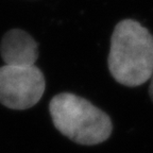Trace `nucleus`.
Masks as SVG:
<instances>
[{
  "label": "nucleus",
  "mask_w": 153,
  "mask_h": 153,
  "mask_svg": "<svg viewBox=\"0 0 153 153\" xmlns=\"http://www.w3.org/2000/svg\"><path fill=\"white\" fill-rule=\"evenodd\" d=\"M0 54L5 65L33 66L38 57V46L30 34L12 29L1 39Z\"/></svg>",
  "instance_id": "20e7f679"
},
{
  "label": "nucleus",
  "mask_w": 153,
  "mask_h": 153,
  "mask_svg": "<svg viewBox=\"0 0 153 153\" xmlns=\"http://www.w3.org/2000/svg\"><path fill=\"white\" fill-rule=\"evenodd\" d=\"M108 69L118 83L136 87L153 76V36L133 19L115 27L111 38Z\"/></svg>",
  "instance_id": "f257e3e1"
},
{
  "label": "nucleus",
  "mask_w": 153,
  "mask_h": 153,
  "mask_svg": "<svg viewBox=\"0 0 153 153\" xmlns=\"http://www.w3.org/2000/svg\"><path fill=\"white\" fill-rule=\"evenodd\" d=\"M45 78L33 66L0 67V103L12 110H27L41 100Z\"/></svg>",
  "instance_id": "7ed1b4c3"
},
{
  "label": "nucleus",
  "mask_w": 153,
  "mask_h": 153,
  "mask_svg": "<svg viewBox=\"0 0 153 153\" xmlns=\"http://www.w3.org/2000/svg\"><path fill=\"white\" fill-rule=\"evenodd\" d=\"M149 95H150L151 100L153 101V76H152V79H151L150 86H149Z\"/></svg>",
  "instance_id": "39448f33"
},
{
  "label": "nucleus",
  "mask_w": 153,
  "mask_h": 153,
  "mask_svg": "<svg viewBox=\"0 0 153 153\" xmlns=\"http://www.w3.org/2000/svg\"><path fill=\"white\" fill-rule=\"evenodd\" d=\"M49 111L57 131L76 143L98 145L112 134L113 124L108 115L71 93L54 96L49 103Z\"/></svg>",
  "instance_id": "f03ea898"
}]
</instances>
